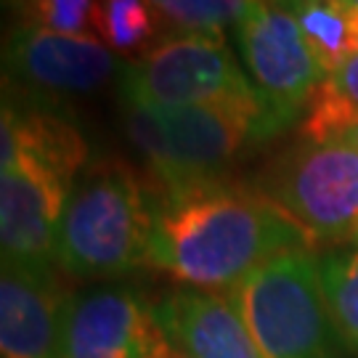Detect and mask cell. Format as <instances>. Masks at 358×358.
I'll return each instance as SVG.
<instances>
[{
  "mask_svg": "<svg viewBox=\"0 0 358 358\" xmlns=\"http://www.w3.org/2000/svg\"><path fill=\"white\" fill-rule=\"evenodd\" d=\"M292 250L310 247L255 186L210 178L152 196L146 266L183 289L231 292Z\"/></svg>",
  "mask_w": 358,
  "mask_h": 358,
  "instance_id": "obj_1",
  "label": "cell"
},
{
  "mask_svg": "<svg viewBox=\"0 0 358 358\" xmlns=\"http://www.w3.org/2000/svg\"><path fill=\"white\" fill-rule=\"evenodd\" d=\"M287 125L260 90L192 106H125V133L162 189L223 178L226 167Z\"/></svg>",
  "mask_w": 358,
  "mask_h": 358,
  "instance_id": "obj_2",
  "label": "cell"
},
{
  "mask_svg": "<svg viewBox=\"0 0 358 358\" xmlns=\"http://www.w3.org/2000/svg\"><path fill=\"white\" fill-rule=\"evenodd\" d=\"M152 196L120 162L88 165L56 231V263L75 279L115 282L146 266Z\"/></svg>",
  "mask_w": 358,
  "mask_h": 358,
  "instance_id": "obj_3",
  "label": "cell"
},
{
  "mask_svg": "<svg viewBox=\"0 0 358 358\" xmlns=\"http://www.w3.org/2000/svg\"><path fill=\"white\" fill-rule=\"evenodd\" d=\"M263 358H340V334L321 284V260L292 250L226 292Z\"/></svg>",
  "mask_w": 358,
  "mask_h": 358,
  "instance_id": "obj_4",
  "label": "cell"
},
{
  "mask_svg": "<svg viewBox=\"0 0 358 358\" xmlns=\"http://www.w3.org/2000/svg\"><path fill=\"white\" fill-rule=\"evenodd\" d=\"M308 247L358 242V149L297 141L252 183Z\"/></svg>",
  "mask_w": 358,
  "mask_h": 358,
  "instance_id": "obj_5",
  "label": "cell"
},
{
  "mask_svg": "<svg viewBox=\"0 0 358 358\" xmlns=\"http://www.w3.org/2000/svg\"><path fill=\"white\" fill-rule=\"evenodd\" d=\"M120 90L125 106H192L250 96L257 88L223 38L173 35L128 62Z\"/></svg>",
  "mask_w": 358,
  "mask_h": 358,
  "instance_id": "obj_6",
  "label": "cell"
},
{
  "mask_svg": "<svg viewBox=\"0 0 358 358\" xmlns=\"http://www.w3.org/2000/svg\"><path fill=\"white\" fill-rule=\"evenodd\" d=\"M183 353L143 294L103 284L69 294L59 358H180Z\"/></svg>",
  "mask_w": 358,
  "mask_h": 358,
  "instance_id": "obj_7",
  "label": "cell"
},
{
  "mask_svg": "<svg viewBox=\"0 0 358 358\" xmlns=\"http://www.w3.org/2000/svg\"><path fill=\"white\" fill-rule=\"evenodd\" d=\"M247 75L266 101L292 122L327 80L316 51L289 13L260 0L236 27Z\"/></svg>",
  "mask_w": 358,
  "mask_h": 358,
  "instance_id": "obj_8",
  "label": "cell"
},
{
  "mask_svg": "<svg viewBox=\"0 0 358 358\" xmlns=\"http://www.w3.org/2000/svg\"><path fill=\"white\" fill-rule=\"evenodd\" d=\"M6 72L27 88L51 96H83L122 80L125 62L93 35H62L22 24L6 40Z\"/></svg>",
  "mask_w": 358,
  "mask_h": 358,
  "instance_id": "obj_9",
  "label": "cell"
},
{
  "mask_svg": "<svg viewBox=\"0 0 358 358\" xmlns=\"http://www.w3.org/2000/svg\"><path fill=\"white\" fill-rule=\"evenodd\" d=\"M75 183L29 165L0 167L3 266L51 268L56 231Z\"/></svg>",
  "mask_w": 358,
  "mask_h": 358,
  "instance_id": "obj_10",
  "label": "cell"
},
{
  "mask_svg": "<svg viewBox=\"0 0 358 358\" xmlns=\"http://www.w3.org/2000/svg\"><path fill=\"white\" fill-rule=\"evenodd\" d=\"M69 294L53 268L3 266L0 353L3 358H59Z\"/></svg>",
  "mask_w": 358,
  "mask_h": 358,
  "instance_id": "obj_11",
  "label": "cell"
},
{
  "mask_svg": "<svg viewBox=\"0 0 358 358\" xmlns=\"http://www.w3.org/2000/svg\"><path fill=\"white\" fill-rule=\"evenodd\" d=\"M157 313L178 350L189 358H263L242 316L220 292L176 289Z\"/></svg>",
  "mask_w": 358,
  "mask_h": 358,
  "instance_id": "obj_12",
  "label": "cell"
},
{
  "mask_svg": "<svg viewBox=\"0 0 358 358\" xmlns=\"http://www.w3.org/2000/svg\"><path fill=\"white\" fill-rule=\"evenodd\" d=\"M88 162V143L80 130L48 109L3 101L0 165H32L77 183Z\"/></svg>",
  "mask_w": 358,
  "mask_h": 358,
  "instance_id": "obj_13",
  "label": "cell"
},
{
  "mask_svg": "<svg viewBox=\"0 0 358 358\" xmlns=\"http://www.w3.org/2000/svg\"><path fill=\"white\" fill-rule=\"evenodd\" d=\"M292 16L327 75L358 51V8L350 0H268Z\"/></svg>",
  "mask_w": 358,
  "mask_h": 358,
  "instance_id": "obj_14",
  "label": "cell"
},
{
  "mask_svg": "<svg viewBox=\"0 0 358 358\" xmlns=\"http://www.w3.org/2000/svg\"><path fill=\"white\" fill-rule=\"evenodd\" d=\"M353 125H358V51L334 66L308 101L303 138L329 141Z\"/></svg>",
  "mask_w": 358,
  "mask_h": 358,
  "instance_id": "obj_15",
  "label": "cell"
},
{
  "mask_svg": "<svg viewBox=\"0 0 358 358\" xmlns=\"http://www.w3.org/2000/svg\"><path fill=\"white\" fill-rule=\"evenodd\" d=\"M165 27L152 0H101L93 35L117 56H146ZM136 62V59H133Z\"/></svg>",
  "mask_w": 358,
  "mask_h": 358,
  "instance_id": "obj_16",
  "label": "cell"
},
{
  "mask_svg": "<svg viewBox=\"0 0 358 358\" xmlns=\"http://www.w3.org/2000/svg\"><path fill=\"white\" fill-rule=\"evenodd\" d=\"M319 260L324 297L334 329L345 348H353L358 353V244L332 250Z\"/></svg>",
  "mask_w": 358,
  "mask_h": 358,
  "instance_id": "obj_17",
  "label": "cell"
},
{
  "mask_svg": "<svg viewBox=\"0 0 358 358\" xmlns=\"http://www.w3.org/2000/svg\"><path fill=\"white\" fill-rule=\"evenodd\" d=\"M165 27L178 29V35H213L239 27L252 6L260 0H152Z\"/></svg>",
  "mask_w": 358,
  "mask_h": 358,
  "instance_id": "obj_18",
  "label": "cell"
},
{
  "mask_svg": "<svg viewBox=\"0 0 358 358\" xmlns=\"http://www.w3.org/2000/svg\"><path fill=\"white\" fill-rule=\"evenodd\" d=\"M99 3L101 0H27V24L62 35H93Z\"/></svg>",
  "mask_w": 358,
  "mask_h": 358,
  "instance_id": "obj_19",
  "label": "cell"
},
{
  "mask_svg": "<svg viewBox=\"0 0 358 358\" xmlns=\"http://www.w3.org/2000/svg\"><path fill=\"white\" fill-rule=\"evenodd\" d=\"M329 141H343V143H348V146L358 149V125L343 130V133H337V136H334V138H329Z\"/></svg>",
  "mask_w": 358,
  "mask_h": 358,
  "instance_id": "obj_20",
  "label": "cell"
},
{
  "mask_svg": "<svg viewBox=\"0 0 358 358\" xmlns=\"http://www.w3.org/2000/svg\"><path fill=\"white\" fill-rule=\"evenodd\" d=\"M350 3H353V6H356V8H358V0H350Z\"/></svg>",
  "mask_w": 358,
  "mask_h": 358,
  "instance_id": "obj_21",
  "label": "cell"
},
{
  "mask_svg": "<svg viewBox=\"0 0 358 358\" xmlns=\"http://www.w3.org/2000/svg\"><path fill=\"white\" fill-rule=\"evenodd\" d=\"M180 358H189V356H180Z\"/></svg>",
  "mask_w": 358,
  "mask_h": 358,
  "instance_id": "obj_22",
  "label": "cell"
},
{
  "mask_svg": "<svg viewBox=\"0 0 358 358\" xmlns=\"http://www.w3.org/2000/svg\"><path fill=\"white\" fill-rule=\"evenodd\" d=\"M356 244H358V242H356Z\"/></svg>",
  "mask_w": 358,
  "mask_h": 358,
  "instance_id": "obj_23",
  "label": "cell"
}]
</instances>
